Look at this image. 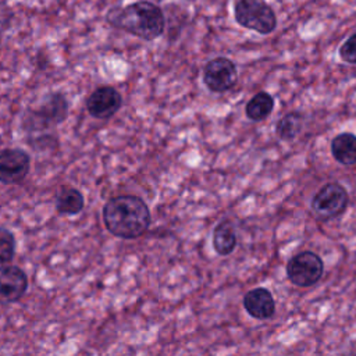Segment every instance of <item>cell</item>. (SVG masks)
Here are the masks:
<instances>
[{"label":"cell","mask_w":356,"mask_h":356,"mask_svg":"<svg viewBox=\"0 0 356 356\" xmlns=\"http://www.w3.org/2000/svg\"><path fill=\"white\" fill-rule=\"evenodd\" d=\"M274 108V99L267 92L256 93L245 107V114L250 121H263L267 118Z\"/></svg>","instance_id":"15"},{"label":"cell","mask_w":356,"mask_h":356,"mask_svg":"<svg viewBox=\"0 0 356 356\" xmlns=\"http://www.w3.org/2000/svg\"><path fill=\"white\" fill-rule=\"evenodd\" d=\"M339 57L348 64H356V32L341 44Z\"/></svg>","instance_id":"18"},{"label":"cell","mask_w":356,"mask_h":356,"mask_svg":"<svg viewBox=\"0 0 356 356\" xmlns=\"http://www.w3.org/2000/svg\"><path fill=\"white\" fill-rule=\"evenodd\" d=\"M28 289L26 273L13 264L0 266V305H10L19 300Z\"/></svg>","instance_id":"10"},{"label":"cell","mask_w":356,"mask_h":356,"mask_svg":"<svg viewBox=\"0 0 356 356\" xmlns=\"http://www.w3.org/2000/svg\"><path fill=\"white\" fill-rule=\"evenodd\" d=\"M106 21L115 29L145 42L160 38L165 29V17L160 6L149 0H138L108 11Z\"/></svg>","instance_id":"2"},{"label":"cell","mask_w":356,"mask_h":356,"mask_svg":"<svg viewBox=\"0 0 356 356\" xmlns=\"http://www.w3.org/2000/svg\"><path fill=\"white\" fill-rule=\"evenodd\" d=\"M238 82V70L232 60L227 57H214L203 68V83L213 93L231 90Z\"/></svg>","instance_id":"7"},{"label":"cell","mask_w":356,"mask_h":356,"mask_svg":"<svg viewBox=\"0 0 356 356\" xmlns=\"http://www.w3.org/2000/svg\"><path fill=\"white\" fill-rule=\"evenodd\" d=\"M331 154L342 165L356 164V135L352 132L338 134L331 140Z\"/></svg>","instance_id":"12"},{"label":"cell","mask_w":356,"mask_h":356,"mask_svg":"<svg viewBox=\"0 0 356 356\" xmlns=\"http://www.w3.org/2000/svg\"><path fill=\"white\" fill-rule=\"evenodd\" d=\"M103 224L107 231L124 239L143 235L150 225V210L146 202L135 195H118L103 206Z\"/></svg>","instance_id":"1"},{"label":"cell","mask_w":356,"mask_h":356,"mask_svg":"<svg viewBox=\"0 0 356 356\" xmlns=\"http://www.w3.org/2000/svg\"><path fill=\"white\" fill-rule=\"evenodd\" d=\"M236 248L235 227L229 220L220 221L213 231V249L220 256L231 254Z\"/></svg>","instance_id":"13"},{"label":"cell","mask_w":356,"mask_h":356,"mask_svg":"<svg viewBox=\"0 0 356 356\" xmlns=\"http://www.w3.org/2000/svg\"><path fill=\"white\" fill-rule=\"evenodd\" d=\"M242 305L246 313L257 320H267L275 313V300L267 288H253L243 296Z\"/></svg>","instance_id":"11"},{"label":"cell","mask_w":356,"mask_h":356,"mask_svg":"<svg viewBox=\"0 0 356 356\" xmlns=\"http://www.w3.org/2000/svg\"><path fill=\"white\" fill-rule=\"evenodd\" d=\"M303 127V115L298 111H291L281 117L275 125V134L282 140L295 139Z\"/></svg>","instance_id":"16"},{"label":"cell","mask_w":356,"mask_h":356,"mask_svg":"<svg viewBox=\"0 0 356 356\" xmlns=\"http://www.w3.org/2000/svg\"><path fill=\"white\" fill-rule=\"evenodd\" d=\"M349 204V195L339 182H327L312 199V210L320 220H331L341 216Z\"/></svg>","instance_id":"5"},{"label":"cell","mask_w":356,"mask_h":356,"mask_svg":"<svg viewBox=\"0 0 356 356\" xmlns=\"http://www.w3.org/2000/svg\"><path fill=\"white\" fill-rule=\"evenodd\" d=\"M234 17L241 26L260 35H268L277 28V15L264 0H236Z\"/></svg>","instance_id":"4"},{"label":"cell","mask_w":356,"mask_h":356,"mask_svg":"<svg viewBox=\"0 0 356 356\" xmlns=\"http://www.w3.org/2000/svg\"><path fill=\"white\" fill-rule=\"evenodd\" d=\"M324 273V263L321 257L312 252L303 250L296 253L286 263V277L288 280L300 288H307L314 285Z\"/></svg>","instance_id":"6"},{"label":"cell","mask_w":356,"mask_h":356,"mask_svg":"<svg viewBox=\"0 0 356 356\" xmlns=\"http://www.w3.org/2000/svg\"><path fill=\"white\" fill-rule=\"evenodd\" d=\"M15 236L4 227H0V264H8L15 256Z\"/></svg>","instance_id":"17"},{"label":"cell","mask_w":356,"mask_h":356,"mask_svg":"<svg viewBox=\"0 0 356 356\" xmlns=\"http://www.w3.org/2000/svg\"><path fill=\"white\" fill-rule=\"evenodd\" d=\"M85 107L90 117L96 120H110L122 107L120 90L110 85L95 88L85 100Z\"/></svg>","instance_id":"8"},{"label":"cell","mask_w":356,"mask_h":356,"mask_svg":"<svg viewBox=\"0 0 356 356\" xmlns=\"http://www.w3.org/2000/svg\"><path fill=\"white\" fill-rule=\"evenodd\" d=\"M342 356H356V352H350V353H343Z\"/></svg>","instance_id":"19"},{"label":"cell","mask_w":356,"mask_h":356,"mask_svg":"<svg viewBox=\"0 0 356 356\" xmlns=\"http://www.w3.org/2000/svg\"><path fill=\"white\" fill-rule=\"evenodd\" d=\"M70 113V102L63 92H49L40 102L28 107L21 118V127L28 135H46L63 124Z\"/></svg>","instance_id":"3"},{"label":"cell","mask_w":356,"mask_h":356,"mask_svg":"<svg viewBox=\"0 0 356 356\" xmlns=\"http://www.w3.org/2000/svg\"><path fill=\"white\" fill-rule=\"evenodd\" d=\"M31 170V156L19 147L0 152V182L14 185L22 182Z\"/></svg>","instance_id":"9"},{"label":"cell","mask_w":356,"mask_h":356,"mask_svg":"<svg viewBox=\"0 0 356 356\" xmlns=\"http://www.w3.org/2000/svg\"><path fill=\"white\" fill-rule=\"evenodd\" d=\"M85 207L82 192L72 186H64L56 196V210L64 216L79 214Z\"/></svg>","instance_id":"14"}]
</instances>
